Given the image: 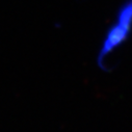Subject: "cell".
<instances>
[{
	"mask_svg": "<svg viewBox=\"0 0 132 132\" xmlns=\"http://www.w3.org/2000/svg\"><path fill=\"white\" fill-rule=\"evenodd\" d=\"M132 32V0H125L120 5L114 21L107 28L97 54V64L102 71H108L107 58L120 49Z\"/></svg>",
	"mask_w": 132,
	"mask_h": 132,
	"instance_id": "cell-1",
	"label": "cell"
}]
</instances>
